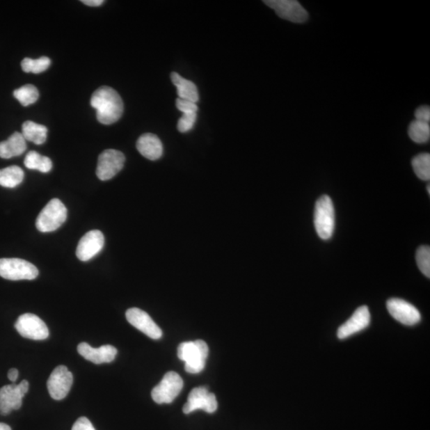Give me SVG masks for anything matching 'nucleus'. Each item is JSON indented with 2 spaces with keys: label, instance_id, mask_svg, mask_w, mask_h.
<instances>
[{
  "label": "nucleus",
  "instance_id": "9",
  "mask_svg": "<svg viewBox=\"0 0 430 430\" xmlns=\"http://www.w3.org/2000/svg\"><path fill=\"white\" fill-rule=\"evenodd\" d=\"M125 157L120 151L107 150L98 157L97 176L99 180H111L124 168Z\"/></svg>",
  "mask_w": 430,
  "mask_h": 430
},
{
  "label": "nucleus",
  "instance_id": "15",
  "mask_svg": "<svg viewBox=\"0 0 430 430\" xmlns=\"http://www.w3.org/2000/svg\"><path fill=\"white\" fill-rule=\"evenodd\" d=\"M104 245V237L102 231H89L79 241L76 255L81 262L90 261L102 251Z\"/></svg>",
  "mask_w": 430,
  "mask_h": 430
},
{
  "label": "nucleus",
  "instance_id": "13",
  "mask_svg": "<svg viewBox=\"0 0 430 430\" xmlns=\"http://www.w3.org/2000/svg\"><path fill=\"white\" fill-rule=\"evenodd\" d=\"M388 310L397 321L413 326L420 322L421 314L417 308L404 300L391 298L387 303Z\"/></svg>",
  "mask_w": 430,
  "mask_h": 430
},
{
  "label": "nucleus",
  "instance_id": "35",
  "mask_svg": "<svg viewBox=\"0 0 430 430\" xmlns=\"http://www.w3.org/2000/svg\"><path fill=\"white\" fill-rule=\"evenodd\" d=\"M0 430H12L7 424L0 423Z\"/></svg>",
  "mask_w": 430,
  "mask_h": 430
},
{
  "label": "nucleus",
  "instance_id": "33",
  "mask_svg": "<svg viewBox=\"0 0 430 430\" xmlns=\"http://www.w3.org/2000/svg\"><path fill=\"white\" fill-rule=\"evenodd\" d=\"M81 3L90 7H98L104 3L103 0H82Z\"/></svg>",
  "mask_w": 430,
  "mask_h": 430
},
{
  "label": "nucleus",
  "instance_id": "11",
  "mask_svg": "<svg viewBox=\"0 0 430 430\" xmlns=\"http://www.w3.org/2000/svg\"><path fill=\"white\" fill-rule=\"evenodd\" d=\"M74 377L65 366H58L54 369L48 379L47 388L51 398L63 400L70 392L73 385Z\"/></svg>",
  "mask_w": 430,
  "mask_h": 430
},
{
  "label": "nucleus",
  "instance_id": "19",
  "mask_svg": "<svg viewBox=\"0 0 430 430\" xmlns=\"http://www.w3.org/2000/svg\"><path fill=\"white\" fill-rule=\"evenodd\" d=\"M26 150V143L20 132H15L7 141L0 142V157L10 159L22 155Z\"/></svg>",
  "mask_w": 430,
  "mask_h": 430
},
{
  "label": "nucleus",
  "instance_id": "4",
  "mask_svg": "<svg viewBox=\"0 0 430 430\" xmlns=\"http://www.w3.org/2000/svg\"><path fill=\"white\" fill-rule=\"evenodd\" d=\"M67 218V209L62 201L53 198L49 201L36 220V228L42 233H49L58 230Z\"/></svg>",
  "mask_w": 430,
  "mask_h": 430
},
{
  "label": "nucleus",
  "instance_id": "27",
  "mask_svg": "<svg viewBox=\"0 0 430 430\" xmlns=\"http://www.w3.org/2000/svg\"><path fill=\"white\" fill-rule=\"evenodd\" d=\"M22 69L25 73L40 74L46 71L51 65V59L41 57L38 59L26 58L22 61Z\"/></svg>",
  "mask_w": 430,
  "mask_h": 430
},
{
  "label": "nucleus",
  "instance_id": "22",
  "mask_svg": "<svg viewBox=\"0 0 430 430\" xmlns=\"http://www.w3.org/2000/svg\"><path fill=\"white\" fill-rule=\"evenodd\" d=\"M24 179L23 169L18 166H10L0 170V186L7 189H15Z\"/></svg>",
  "mask_w": 430,
  "mask_h": 430
},
{
  "label": "nucleus",
  "instance_id": "32",
  "mask_svg": "<svg viewBox=\"0 0 430 430\" xmlns=\"http://www.w3.org/2000/svg\"><path fill=\"white\" fill-rule=\"evenodd\" d=\"M72 430H96L95 427H93L91 422L85 417H81L78 419L74 424L73 428Z\"/></svg>",
  "mask_w": 430,
  "mask_h": 430
},
{
  "label": "nucleus",
  "instance_id": "34",
  "mask_svg": "<svg viewBox=\"0 0 430 430\" xmlns=\"http://www.w3.org/2000/svg\"><path fill=\"white\" fill-rule=\"evenodd\" d=\"M8 376L10 381L15 382L19 377V371L15 368L10 369Z\"/></svg>",
  "mask_w": 430,
  "mask_h": 430
},
{
  "label": "nucleus",
  "instance_id": "31",
  "mask_svg": "<svg viewBox=\"0 0 430 430\" xmlns=\"http://www.w3.org/2000/svg\"><path fill=\"white\" fill-rule=\"evenodd\" d=\"M415 120L422 121V122L429 123L430 120V108L428 106H420L417 109L415 113Z\"/></svg>",
  "mask_w": 430,
  "mask_h": 430
},
{
  "label": "nucleus",
  "instance_id": "24",
  "mask_svg": "<svg viewBox=\"0 0 430 430\" xmlns=\"http://www.w3.org/2000/svg\"><path fill=\"white\" fill-rule=\"evenodd\" d=\"M408 134L413 142L417 143H427L430 138L429 124L415 120L412 121L409 129H408Z\"/></svg>",
  "mask_w": 430,
  "mask_h": 430
},
{
  "label": "nucleus",
  "instance_id": "10",
  "mask_svg": "<svg viewBox=\"0 0 430 430\" xmlns=\"http://www.w3.org/2000/svg\"><path fill=\"white\" fill-rule=\"evenodd\" d=\"M15 327L23 337L33 340H46L49 335L47 324L32 313H25L20 316Z\"/></svg>",
  "mask_w": 430,
  "mask_h": 430
},
{
  "label": "nucleus",
  "instance_id": "6",
  "mask_svg": "<svg viewBox=\"0 0 430 430\" xmlns=\"http://www.w3.org/2000/svg\"><path fill=\"white\" fill-rule=\"evenodd\" d=\"M184 388L183 379L177 373L168 372L152 391V398L158 404L173 402Z\"/></svg>",
  "mask_w": 430,
  "mask_h": 430
},
{
  "label": "nucleus",
  "instance_id": "8",
  "mask_svg": "<svg viewBox=\"0 0 430 430\" xmlns=\"http://www.w3.org/2000/svg\"><path fill=\"white\" fill-rule=\"evenodd\" d=\"M274 10L280 18L295 24H303L308 19L307 10L296 0H266L264 1Z\"/></svg>",
  "mask_w": 430,
  "mask_h": 430
},
{
  "label": "nucleus",
  "instance_id": "12",
  "mask_svg": "<svg viewBox=\"0 0 430 430\" xmlns=\"http://www.w3.org/2000/svg\"><path fill=\"white\" fill-rule=\"evenodd\" d=\"M218 409L216 397L213 393L209 392L205 387H200L193 389L189 395L186 404L183 407V411L189 415L197 410H202L207 413H212Z\"/></svg>",
  "mask_w": 430,
  "mask_h": 430
},
{
  "label": "nucleus",
  "instance_id": "26",
  "mask_svg": "<svg viewBox=\"0 0 430 430\" xmlns=\"http://www.w3.org/2000/svg\"><path fill=\"white\" fill-rule=\"evenodd\" d=\"M14 97L17 99L22 106H29L38 101L40 93L35 86L26 85L15 90Z\"/></svg>",
  "mask_w": 430,
  "mask_h": 430
},
{
  "label": "nucleus",
  "instance_id": "29",
  "mask_svg": "<svg viewBox=\"0 0 430 430\" xmlns=\"http://www.w3.org/2000/svg\"><path fill=\"white\" fill-rule=\"evenodd\" d=\"M197 118L196 113H183L178 121L177 128L180 132H187L194 127Z\"/></svg>",
  "mask_w": 430,
  "mask_h": 430
},
{
  "label": "nucleus",
  "instance_id": "21",
  "mask_svg": "<svg viewBox=\"0 0 430 430\" xmlns=\"http://www.w3.org/2000/svg\"><path fill=\"white\" fill-rule=\"evenodd\" d=\"M22 135L24 139L40 145L45 143L47 139L48 129L46 126L27 120L22 126Z\"/></svg>",
  "mask_w": 430,
  "mask_h": 430
},
{
  "label": "nucleus",
  "instance_id": "7",
  "mask_svg": "<svg viewBox=\"0 0 430 430\" xmlns=\"http://www.w3.org/2000/svg\"><path fill=\"white\" fill-rule=\"evenodd\" d=\"M29 390V383L24 380L19 384L4 385L0 389V415H7L20 409L23 399Z\"/></svg>",
  "mask_w": 430,
  "mask_h": 430
},
{
  "label": "nucleus",
  "instance_id": "30",
  "mask_svg": "<svg viewBox=\"0 0 430 430\" xmlns=\"http://www.w3.org/2000/svg\"><path fill=\"white\" fill-rule=\"evenodd\" d=\"M176 107L183 113H196L198 106L196 103L178 98L176 100Z\"/></svg>",
  "mask_w": 430,
  "mask_h": 430
},
{
  "label": "nucleus",
  "instance_id": "36",
  "mask_svg": "<svg viewBox=\"0 0 430 430\" xmlns=\"http://www.w3.org/2000/svg\"><path fill=\"white\" fill-rule=\"evenodd\" d=\"M427 191H428L429 195H430V186H429V184L427 186Z\"/></svg>",
  "mask_w": 430,
  "mask_h": 430
},
{
  "label": "nucleus",
  "instance_id": "16",
  "mask_svg": "<svg viewBox=\"0 0 430 430\" xmlns=\"http://www.w3.org/2000/svg\"><path fill=\"white\" fill-rule=\"evenodd\" d=\"M371 323V314L367 306H361L356 310L351 318L342 324L338 329L337 336L340 340L350 337L367 328Z\"/></svg>",
  "mask_w": 430,
  "mask_h": 430
},
{
  "label": "nucleus",
  "instance_id": "18",
  "mask_svg": "<svg viewBox=\"0 0 430 430\" xmlns=\"http://www.w3.org/2000/svg\"><path fill=\"white\" fill-rule=\"evenodd\" d=\"M136 148L143 157L150 161H157L163 155L162 142L152 134L142 135L136 142Z\"/></svg>",
  "mask_w": 430,
  "mask_h": 430
},
{
  "label": "nucleus",
  "instance_id": "3",
  "mask_svg": "<svg viewBox=\"0 0 430 430\" xmlns=\"http://www.w3.org/2000/svg\"><path fill=\"white\" fill-rule=\"evenodd\" d=\"M314 224L317 233L323 240L332 238L335 229V209L332 198L323 196L316 203Z\"/></svg>",
  "mask_w": 430,
  "mask_h": 430
},
{
  "label": "nucleus",
  "instance_id": "17",
  "mask_svg": "<svg viewBox=\"0 0 430 430\" xmlns=\"http://www.w3.org/2000/svg\"><path fill=\"white\" fill-rule=\"evenodd\" d=\"M79 354L95 365L111 363L118 355V350L112 345H103L98 349L92 347L89 344L81 343L78 346Z\"/></svg>",
  "mask_w": 430,
  "mask_h": 430
},
{
  "label": "nucleus",
  "instance_id": "23",
  "mask_svg": "<svg viewBox=\"0 0 430 430\" xmlns=\"http://www.w3.org/2000/svg\"><path fill=\"white\" fill-rule=\"evenodd\" d=\"M24 165L26 168L38 170L42 173L51 172L53 167L51 159L42 156L35 151L27 153L24 159Z\"/></svg>",
  "mask_w": 430,
  "mask_h": 430
},
{
  "label": "nucleus",
  "instance_id": "25",
  "mask_svg": "<svg viewBox=\"0 0 430 430\" xmlns=\"http://www.w3.org/2000/svg\"><path fill=\"white\" fill-rule=\"evenodd\" d=\"M413 172L419 179L429 181L430 179V155L429 153L419 154L412 159Z\"/></svg>",
  "mask_w": 430,
  "mask_h": 430
},
{
  "label": "nucleus",
  "instance_id": "1",
  "mask_svg": "<svg viewBox=\"0 0 430 430\" xmlns=\"http://www.w3.org/2000/svg\"><path fill=\"white\" fill-rule=\"evenodd\" d=\"M90 104L97 110V120L103 125L117 122L124 112L122 99L109 86H102L93 93Z\"/></svg>",
  "mask_w": 430,
  "mask_h": 430
},
{
  "label": "nucleus",
  "instance_id": "14",
  "mask_svg": "<svg viewBox=\"0 0 430 430\" xmlns=\"http://www.w3.org/2000/svg\"><path fill=\"white\" fill-rule=\"evenodd\" d=\"M127 321L138 330L145 334L152 340H159L162 337V330L154 322L148 314L140 308H129L126 312Z\"/></svg>",
  "mask_w": 430,
  "mask_h": 430
},
{
  "label": "nucleus",
  "instance_id": "20",
  "mask_svg": "<svg viewBox=\"0 0 430 430\" xmlns=\"http://www.w3.org/2000/svg\"><path fill=\"white\" fill-rule=\"evenodd\" d=\"M170 79L177 89L179 98L195 103L198 102L200 96H198L197 87L194 82L183 78L175 72L170 74Z\"/></svg>",
  "mask_w": 430,
  "mask_h": 430
},
{
  "label": "nucleus",
  "instance_id": "2",
  "mask_svg": "<svg viewBox=\"0 0 430 430\" xmlns=\"http://www.w3.org/2000/svg\"><path fill=\"white\" fill-rule=\"evenodd\" d=\"M208 346L203 340L184 342L178 347V357L185 362V370L190 374L200 373L206 366Z\"/></svg>",
  "mask_w": 430,
  "mask_h": 430
},
{
  "label": "nucleus",
  "instance_id": "5",
  "mask_svg": "<svg viewBox=\"0 0 430 430\" xmlns=\"http://www.w3.org/2000/svg\"><path fill=\"white\" fill-rule=\"evenodd\" d=\"M38 270L29 262L19 258L0 259V277L10 280H34Z\"/></svg>",
  "mask_w": 430,
  "mask_h": 430
},
{
  "label": "nucleus",
  "instance_id": "28",
  "mask_svg": "<svg viewBox=\"0 0 430 430\" xmlns=\"http://www.w3.org/2000/svg\"><path fill=\"white\" fill-rule=\"evenodd\" d=\"M416 260L419 269L428 278H430V248L422 246L418 248L416 253Z\"/></svg>",
  "mask_w": 430,
  "mask_h": 430
}]
</instances>
